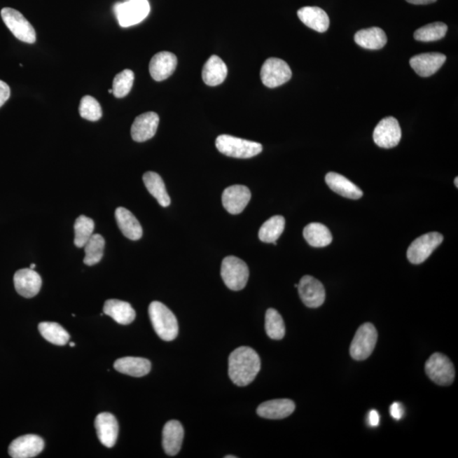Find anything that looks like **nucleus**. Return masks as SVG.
I'll list each match as a JSON object with an SVG mask.
<instances>
[{
  "mask_svg": "<svg viewBox=\"0 0 458 458\" xmlns=\"http://www.w3.org/2000/svg\"><path fill=\"white\" fill-rule=\"evenodd\" d=\"M261 369V359L255 349L240 347L228 357V375L238 387H247L256 379Z\"/></svg>",
  "mask_w": 458,
  "mask_h": 458,
  "instance_id": "f257e3e1",
  "label": "nucleus"
},
{
  "mask_svg": "<svg viewBox=\"0 0 458 458\" xmlns=\"http://www.w3.org/2000/svg\"><path fill=\"white\" fill-rule=\"evenodd\" d=\"M148 315L155 331L160 339L172 341L179 335V324L175 315L160 301H153L148 307Z\"/></svg>",
  "mask_w": 458,
  "mask_h": 458,
  "instance_id": "f03ea898",
  "label": "nucleus"
},
{
  "mask_svg": "<svg viewBox=\"0 0 458 458\" xmlns=\"http://www.w3.org/2000/svg\"><path fill=\"white\" fill-rule=\"evenodd\" d=\"M216 147L222 154L230 158L247 159L263 151L262 144L236 137L223 134L216 139Z\"/></svg>",
  "mask_w": 458,
  "mask_h": 458,
  "instance_id": "7ed1b4c3",
  "label": "nucleus"
},
{
  "mask_svg": "<svg viewBox=\"0 0 458 458\" xmlns=\"http://www.w3.org/2000/svg\"><path fill=\"white\" fill-rule=\"evenodd\" d=\"M221 276L231 291H239L247 286L250 271L244 261L234 256L225 257L221 267Z\"/></svg>",
  "mask_w": 458,
  "mask_h": 458,
  "instance_id": "20e7f679",
  "label": "nucleus"
},
{
  "mask_svg": "<svg viewBox=\"0 0 458 458\" xmlns=\"http://www.w3.org/2000/svg\"><path fill=\"white\" fill-rule=\"evenodd\" d=\"M151 6L148 0H127L118 3L114 6V12L119 25L128 27L137 25L144 21L150 13Z\"/></svg>",
  "mask_w": 458,
  "mask_h": 458,
  "instance_id": "39448f33",
  "label": "nucleus"
},
{
  "mask_svg": "<svg viewBox=\"0 0 458 458\" xmlns=\"http://www.w3.org/2000/svg\"><path fill=\"white\" fill-rule=\"evenodd\" d=\"M377 340V332L375 325L370 323L361 325L352 341L349 354L356 361L368 359L375 348Z\"/></svg>",
  "mask_w": 458,
  "mask_h": 458,
  "instance_id": "423d86ee",
  "label": "nucleus"
},
{
  "mask_svg": "<svg viewBox=\"0 0 458 458\" xmlns=\"http://www.w3.org/2000/svg\"><path fill=\"white\" fill-rule=\"evenodd\" d=\"M425 372L429 379L439 385L452 384L455 380V368L452 361L441 353H433L426 361Z\"/></svg>",
  "mask_w": 458,
  "mask_h": 458,
  "instance_id": "0eeeda50",
  "label": "nucleus"
},
{
  "mask_svg": "<svg viewBox=\"0 0 458 458\" xmlns=\"http://www.w3.org/2000/svg\"><path fill=\"white\" fill-rule=\"evenodd\" d=\"M4 22L15 37L22 42L34 43L36 41V32L31 23L17 10L4 8L1 11Z\"/></svg>",
  "mask_w": 458,
  "mask_h": 458,
  "instance_id": "6e6552de",
  "label": "nucleus"
},
{
  "mask_svg": "<svg viewBox=\"0 0 458 458\" xmlns=\"http://www.w3.org/2000/svg\"><path fill=\"white\" fill-rule=\"evenodd\" d=\"M292 71L284 60L269 58L261 69V79L265 86L270 88L279 87L291 80Z\"/></svg>",
  "mask_w": 458,
  "mask_h": 458,
  "instance_id": "1a4fd4ad",
  "label": "nucleus"
},
{
  "mask_svg": "<svg viewBox=\"0 0 458 458\" xmlns=\"http://www.w3.org/2000/svg\"><path fill=\"white\" fill-rule=\"evenodd\" d=\"M442 241H443V235L436 232L429 233L419 237L408 248L407 256L409 262L417 265L423 263L440 246Z\"/></svg>",
  "mask_w": 458,
  "mask_h": 458,
  "instance_id": "9d476101",
  "label": "nucleus"
},
{
  "mask_svg": "<svg viewBox=\"0 0 458 458\" xmlns=\"http://www.w3.org/2000/svg\"><path fill=\"white\" fill-rule=\"evenodd\" d=\"M373 138L380 148H391L398 146L401 139L398 120L392 116L381 120L373 131Z\"/></svg>",
  "mask_w": 458,
  "mask_h": 458,
  "instance_id": "9b49d317",
  "label": "nucleus"
},
{
  "mask_svg": "<svg viewBox=\"0 0 458 458\" xmlns=\"http://www.w3.org/2000/svg\"><path fill=\"white\" fill-rule=\"evenodd\" d=\"M297 289L301 300L307 307L317 308L324 303L326 292L324 285L313 277H303Z\"/></svg>",
  "mask_w": 458,
  "mask_h": 458,
  "instance_id": "f8f14e48",
  "label": "nucleus"
},
{
  "mask_svg": "<svg viewBox=\"0 0 458 458\" xmlns=\"http://www.w3.org/2000/svg\"><path fill=\"white\" fill-rule=\"evenodd\" d=\"M14 284L15 291L25 298H33L37 296L42 286V279L34 269H20L15 273Z\"/></svg>",
  "mask_w": 458,
  "mask_h": 458,
  "instance_id": "ddd939ff",
  "label": "nucleus"
},
{
  "mask_svg": "<svg viewBox=\"0 0 458 458\" xmlns=\"http://www.w3.org/2000/svg\"><path fill=\"white\" fill-rule=\"evenodd\" d=\"M251 199L250 190L244 186L228 187L222 195L223 206L232 215H238L242 212Z\"/></svg>",
  "mask_w": 458,
  "mask_h": 458,
  "instance_id": "4468645a",
  "label": "nucleus"
},
{
  "mask_svg": "<svg viewBox=\"0 0 458 458\" xmlns=\"http://www.w3.org/2000/svg\"><path fill=\"white\" fill-rule=\"evenodd\" d=\"M44 440L36 435L20 436L12 441L9 447V454L13 458H31L38 456L43 452Z\"/></svg>",
  "mask_w": 458,
  "mask_h": 458,
  "instance_id": "2eb2a0df",
  "label": "nucleus"
},
{
  "mask_svg": "<svg viewBox=\"0 0 458 458\" xmlns=\"http://www.w3.org/2000/svg\"><path fill=\"white\" fill-rule=\"evenodd\" d=\"M160 118L155 112L148 111L137 116L131 127L132 139L136 142H146L155 136Z\"/></svg>",
  "mask_w": 458,
  "mask_h": 458,
  "instance_id": "dca6fc26",
  "label": "nucleus"
},
{
  "mask_svg": "<svg viewBox=\"0 0 458 458\" xmlns=\"http://www.w3.org/2000/svg\"><path fill=\"white\" fill-rule=\"evenodd\" d=\"M95 426L99 440L108 448L113 447L118 440L119 433L118 422L109 412H102L96 417Z\"/></svg>",
  "mask_w": 458,
  "mask_h": 458,
  "instance_id": "f3484780",
  "label": "nucleus"
},
{
  "mask_svg": "<svg viewBox=\"0 0 458 458\" xmlns=\"http://www.w3.org/2000/svg\"><path fill=\"white\" fill-rule=\"evenodd\" d=\"M176 65H178L176 56L171 52L162 51L153 56L148 69L152 78L160 82L174 74Z\"/></svg>",
  "mask_w": 458,
  "mask_h": 458,
  "instance_id": "a211bd4d",
  "label": "nucleus"
},
{
  "mask_svg": "<svg viewBox=\"0 0 458 458\" xmlns=\"http://www.w3.org/2000/svg\"><path fill=\"white\" fill-rule=\"evenodd\" d=\"M447 60V56L443 54L436 53H425L420 54L410 60V65L417 75L423 76V78H428L440 69L441 67Z\"/></svg>",
  "mask_w": 458,
  "mask_h": 458,
  "instance_id": "6ab92c4d",
  "label": "nucleus"
},
{
  "mask_svg": "<svg viewBox=\"0 0 458 458\" xmlns=\"http://www.w3.org/2000/svg\"><path fill=\"white\" fill-rule=\"evenodd\" d=\"M296 404L289 399L265 401L256 410L257 415L268 419H283L294 412Z\"/></svg>",
  "mask_w": 458,
  "mask_h": 458,
  "instance_id": "aec40b11",
  "label": "nucleus"
},
{
  "mask_svg": "<svg viewBox=\"0 0 458 458\" xmlns=\"http://www.w3.org/2000/svg\"><path fill=\"white\" fill-rule=\"evenodd\" d=\"M184 431L178 420L168 421L162 431V445L168 456H176L182 447Z\"/></svg>",
  "mask_w": 458,
  "mask_h": 458,
  "instance_id": "412c9836",
  "label": "nucleus"
},
{
  "mask_svg": "<svg viewBox=\"0 0 458 458\" xmlns=\"http://www.w3.org/2000/svg\"><path fill=\"white\" fill-rule=\"evenodd\" d=\"M325 181L331 190L345 198L359 200L363 195V193L359 187H357L355 183L343 175L336 174V172H328L325 176Z\"/></svg>",
  "mask_w": 458,
  "mask_h": 458,
  "instance_id": "4be33fe9",
  "label": "nucleus"
},
{
  "mask_svg": "<svg viewBox=\"0 0 458 458\" xmlns=\"http://www.w3.org/2000/svg\"><path fill=\"white\" fill-rule=\"evenodd\" d=\"M297 15L301 22L311 29L325 33L329 27L328 15L319 7L307 6L297 11Z\"/></svg>",
  "mask_w": 458,
  "mask_h": 458,
  "instance_id": "5701e85b",
  "label": "nucleus"
},
{
  "mask_svg": "<svg viewBox=\"0 0 458 458\" xmlns=\"http://www.w3.org/2000/svg\"><path fill=\"white\" fill-rule=\"evenodd\" d=\"M116 223L124 236L131 240L141 239L143 229L138 219L127 209L118 207L115 212Z\"/></svg>",
  "mask_w": 458,
  "mask_h": 458,
  "instance_id": "b1692460",
  "label": "nucleus"
},
{
  "mask_svg": "<svg viewBox=\"0 0 458 458\" xmlns=\"http://www.w3.org/2000/svg\"><path fill=\"white\" fill-rule=\"evenodd\" d=\"M104 313L110 316L116 323L127 325L134 322L136 317L134 309L132 305L120 300H108L104 305Z\"/></svg>",
  "mask_w": 458,
  "mask_h": 458,
  "instance_id": "393cba45",
  "label": "nucleus"
},
{
  "mask_svg": "<svg viewBox=\"0 0 458 458\" xmlns=\"http://www.w3.org/2000/svg\"><path fill=\"white\" fill-rule=\"evenodd\" d=\"M228 75V67L218 55H211L204 64L202 79L209 86H218L224 82Z\"/></svg>",
  "mask_w": 458,
  "mask_h": 458,
  "instance_id": "a878e982",
  "label": "nucleus"
},
{
  "mask_svg": "<svg viewBox=\"0 0 458 458\" xmlns=\"http://www.w3.org/2000/svg\"><path fill=\"white\" fill-rule=\"evenodd\" d=\"M116 371L132 377H143L151 370V361L142 357L127 356L115 361Z\"/></svg>",
  "mask_w": 458,
  "mask_h": 458,
  "instance_id": "bb28decb",
  "label": "nucleus"
},
{
  "mask_svg": "<svg viewBox=\"0 0 458 458\" xmlns=\"http://www.w3.org/2000/svg\"><path fill=\"white\" fill-rule=\"evenodd\" d=\"M355 42L367 50H380L387 43V34L380 27H371L357 32Z\"/></svg>",
  "mask_w": 458,
  "mask_h": 458,
  "instance_id": "cd10ccee",
  "label": "nucleus"
},
{
  "mask_svg": "<svg viewBox=\"0 0 458 458\" xmlns=\"http://www.w3.org/2000/svg\"><path fill=\"white\" fill-rule=\"evenodd\" d=\"M144 186L150 194L155 197L162 207L170 206L171 199L167 192L164 181L159 174L154 172H147L143 176Z\"/></svg>",
  "mask_w": 458,
  "mask_h": 458,
  "instance_id": "c85d7f7f",
  "label": "nucleus"
},
{
  "mask_svg": "<svg viewBox=\"0 0 458 458\" xmlns=\"http://www.w3.org/2000/svg\"><path fill=\"white\" fill-rule=\"evenodd\" d=\"M303 235L307 243L312 247L322 248L328 247L333 240L329 229L319 223H312L305 226Z\"/></svg>",
  "mask_w": 458,
  "mask_h": 458,
  "instance_id": "c756f323",
  "label": "nucleus"
},
{
  "mask_svg": "<svg viewBox=\"0 0 458 458\" xmlns=\"http://www.w3.org/2000/svg\"><path fill=\"white\" fill-rule=\"evenodd\" d=\"M285 219L282 216H273L263 224L259 230V239L264 243H275L283 234Z\"/></svg>",
  "mask_w": 458,
  "mask_h": 458,
  "instance_id": "7c9ffc66",
  "label": "nucleus"
},
{
  "mask_svg": "<svg viewBox=\"0 0 458 458\" xmlns=\"http://www.w3.org/2000/svg\"><path fill=\"white\" fill-rule=\"evenodd\" d=\"M104 246L106 241L100 235H93L91 238L87 241L84 246L85 257L83 262L88 266H94L102 261L104 256Z\"/></svg>",
  "mask_w": 458,
  "mask_h": 458,
  "instance_id": "2f4dec72",
  "label": "nucleus"
},
{
  "mask_svg": "<svg viewBox=\"0 0 458 458\" xmlns=\"http://www.w3.org/2000/svg\"><path fill=\"white\" fill-rule=\"evenodd\" d=\"M39 331L44 339L56 345H65L70 340L69 333L56 323L43 322L39 324Z\"/></svg>",
  "mask_w": 458,
  "mask_h": 458,
  "instance_id": "473e14b6",
  "label": "nucleus"
},
{
  "mask_svg": "<svg viewBox=\"0 0 458 458\" xmlns=\"http://www.w3.org/2000/svg\"><path fill=\"white\" fill-rule=\"evenodd\" d=\"M265 328L272 340H282L285 335V325L282 316L275 309L270 308L265 317Z\"/></svg>",
  "mask_w": 458,
  "mask_h": 458,
  "instance_id": "72a5a7b5",
  "label": "nucleus"
},
{
  "mask_svg": "<svg viewBox=\"0 0 458 458\" xmlns=\"http://www.w3.org/2000/svg\"><path fill=\"white\" fill-rule=\"evenodd\" d=\"M448 27L443 22H433L419 28L415 33V39L420 42H433L443 39Z\"/></svg>",
  "mask_w": 458,
  "mask_h": 458,
  "instance_id": "f704fd0d",
  "label": "nucleus"
},
{
  "mask_svg": "<svg viewBox=\"0 0 458 458\" xmlns=\"http://www.w3.org/2000/svg\"><path fill=\"white\" fill-rule=\"evenodd\" d=\"M95 223L93 220L83 215L78 216L74 224L75 246L78 248H83L85 246L87 241L93 235Z\"/></svg>",
  "mask_w": 458,
  "mask_h": 458,
  "instance_id": "c9c22d12",
  "label": "nucleus"
},
{
  "mask_svg": "<svg viewBox=\"0 0 458 458\" xmlns=\"http://www.w3.org/2000/svg\"><path fill=\"white\" fill-rule=\"evenodd\" d=\"M134 82V74L131 70H124L115 76L112 94L116 98L125 97L132 90Z\"/></svg>",
  "mask_w": 458,
  "mask_h": 458,
  "instance_id": "e433bc0d",
  "label": "nucleus"
},
{
  "mask_svg": "<svg viewBox=\"0 0 458 458\" xmlns=\"http://www.w3.org/2000/svg\"><path fill=\"white\" fill-rule=\"evenodd\" d=\"M79 113L83 118L96 122L102 118V109L97 100L92 96L86 95L80 102Z\"/></svg>",
  "mask_w": 458,
  "mask_h": 458,
  "instance_id": "4c0bfd02",
  "label": "nucleus"
},
{
  "mask_svg": "<svg viewBox=\"0 0 458 458\" xmlns=\"http://www.w3.org/2000/svg\"><path fill=\"white\" fill-rule=\"evenodd\" d=\"M11 96V88L5 82L0 80V107L4 106Z\"/></svg>",
  "mask_w": 458,
  "mask_h": 458,
  "instance_id": "58836bf2",
  "label": "nucleus"
},
{
  "mask_svg": "<svg viewBox=\"0 0 458 458\" xmlns=\"http://www.w3.org/2000/svg\"><path fill=\"white\" fill-rule=\"evenodd\" d=\"M389 412L393 419L400 420L404 415V408L400 403H394L389 408Z\"/></svg>",
  "mask_w": 458,
  "mask_h": 458,
  "instance_id": "ea45409f",
  "label": "nucleus"
},
{
  "mask_svg": "<svg viewBox=\"0 0 458 458\" xmlns=\"http://www.w3.org/2000/svg\"><path fill=\"white\" fill-rule=\"evenodd\" d=\"M368 424L371 425L372 427H377L380 424V415L376 410H372L370 412L368 413Z\"/></svg>",
  "mask_w": 458,
  "mask_h": 458,
  "instance_id": "a19ab883",
  "label": "nucleus"
},
{
  "mask_svg": "<svg viewBox=\"0 0 458 458\" xmlns=\"http://www.w3.org/2000/svg\"><path fill=\"white\" fill-rule=\"evenodd\" d=\"M405 1L412 4V5H429V4L435 3L437 0H405Z\"/></svg>",
  "mask_w": 458,
  "mask_h": 458,
  "instance_id": "79ce46f5",
  "label": "nucleus"
},
{
  "mask_svg": "<svg viewBox=\"0 0 458 458\" xmlns=\"http://www.w3.org/2000/svg\"><path fill=\"white\" fill-rule=\"evenodd\" d=\"M454 183H455V186L457 188H458V178L457 176L455 181H454Z\"/></svg>",
  "mask_w": 458,
  "mask_h": 458,
  "instance_id": "37998d69",
  "label": "nucleus"
},
{
  "mask_svg": "<svg viewBox=\"0 0 458 458\" xmlns=\"http://www.w3.org/2000/svg\"><path fill=\"white\" fill-rule=\"evenodd\" d=\"M35 268H36V265H35V264H31V266H30V268H31V269H34Z\"/></svg>",
  "mask_w": 458,
  "mask_h": 458,
  "instance_id": "c03bdc74",
  "label": "nucleus"
},
{
  "mask_svg": "<svg viewBox=\"0 0 458 458\" xmlns=\"http://www.w3.org/2000/svg\"><path fill=\"white\" fill-rule=\"evenodd\" d=\"M232 457L233 458H236L237 457L236 456H226V457H225V458H232Z\"/></svg>",
  "mask_w": 458,
  "mask_h": 458,
  "instance_id": "a18cd8bd",
  "label": "nucleus"
},
{
  "mask_svg": "<svg viewBox=\"0 0 458 458\" xmlns=\"http://www.w3.org/2000/svg\"><path fill=\"white\" fill-rule=\"evenodd\" d=\"M70 345H71V347H75V343L71 342V343L70 344Z\"/></svg>",
  "mask_w": 458,
  "mask_h": 458,
  "instance_id": "49530a36",
  "label": "nucleus"
},
{
  "mask_svg": "<svg viewBox=\"0 0 458 458\" xmlns=\"http://www.w3.org/2000/svg\"><path fill=\"white\" fill-rule=\"evenodd\" d=\"M109 93L112 94V90H109Z\"/></svg>",
  "mask_w": 458,
  "mask_h": 458,
  "instance_id": "de8ad7c7",
  "label": "nucleus"
}]
</instances>
